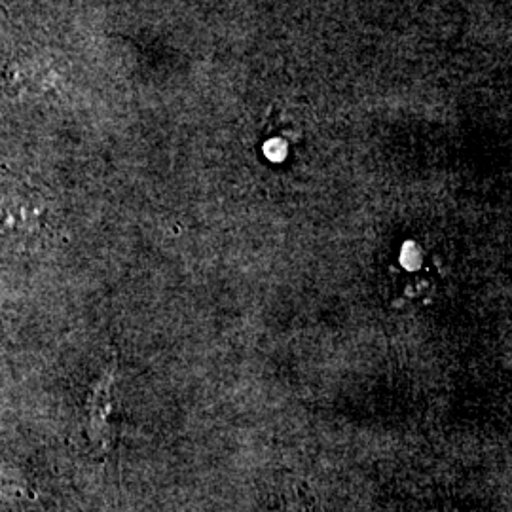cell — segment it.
<instances>
[{
  "instance_id": "cell-3",
  "label": "cell",
  "mask_w": 512,
  "mask_h": 512,
  "mask_svg": "<svg viewBox=\"0 0 512 512\" xmlns=\"http://www.w3.org/2000/svg\"><path fill=\"white\" fill-rule=\"evenodd\" d=\"M277 512H315L311 507L310 501L304 497H291L289 501H285Z\"/></svg>"
},
{
  "instance_id": "cell-2",
  "label": "cell",
  "mask_w": 512,
  "mask_h": 512,
  "mask_svg": "<svg viewBox=\"0 0 512 512\" xmlns=\"http://www.w3.org/2000/svg\"><path fill=\"white\" fill-rule=\"evenodd\" d=\"M112 372H105L93 385L84 408L86 437L99 452H109L114 442V397H112Z\"/></svg>"
},
{
  "instance_id": "cell-1",
  "label": "cell",
  "mask_w": 512,
  "mask_h": 512,
  "mask_svg": "<svg viewBox=\"0 0 512 512\" xmlns=\"http://www.w3.org/2000/svg\"><path fill=\"white\" fill-rule=\"evenodd\" d=\"M46 203L35 186L12 175H0V238H29L35 234Z\"/></svg>"
}]
</instances>
